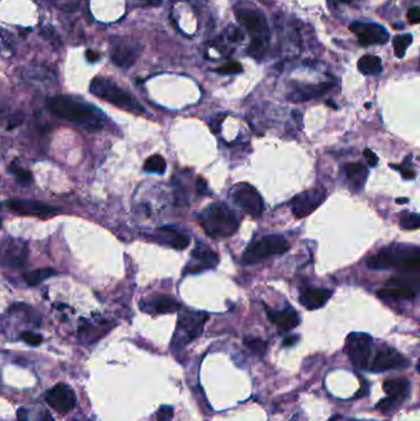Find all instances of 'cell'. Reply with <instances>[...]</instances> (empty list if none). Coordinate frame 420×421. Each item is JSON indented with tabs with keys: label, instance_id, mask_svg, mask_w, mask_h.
I'll use <instances>...</instances> for the list:
<instances>
[{
	"label": "cell",
	"instance_id": "f907efd6",
	"mask_svg": "<svg viewBox=\"0 0 420 421\" xmlns=\"http://www.w3.org/2000/svg\"><path fill=\"white\" fill-rule=\"evenodd\" d=\"M327 104H328V105L333 106V107H334V109H337V106H335V105H334V104H333V101H328V103H327Z\"/></svg>",
	"mask_w": 420,
	"mask_h": 421
},
{
	"label": "cell",
	"instance_id": "d590c367",
	"mask_svg": "<svg viewBox=\"0 0 420 421\" xmlns=\"http://www.w3.org/2000/svg\"><path fill=\"white\" fill-rule=\"evenodd\" d=\"M21 339L25 343L31 346H38L39 344L42 343V336L31 333V331H24V333H21Z\"/></svg>",
	"mask_w": 420,
	"mask_h": 421
},
{
	"label": "cell",
	"instance_id": "7dc6e473",
	"mask_svg": "<svg viewBox=\"0 0 420 421\" xmlns=\"http://www.w3.org/2000/svg\"><path fill=\"white\" fill-rule=\"evenodd\" d=\"M39 421H54V420L48 412H43V415H42L41 420Z\"/></svg>",
	"mask_w": 420,
	"mask_h": 421
},
{
	"label": "cell",
	"instance_id": "9c48e42d",
	"mask_svg": "<svg viewBox=\"0 0 420 421\" xmlns=\"http://www.w3.org/2000/svg\"><path fill=\"white\" fill-rule=\"evenodd\" d=\"M232 196L234 202L239 206L242 211L254 218H259L264 211L262 196L257 190L249 184H239L232 191Z\"/></svg>",
	"mask_w": 420,
	"mask_h": 421
},
{
	"label": "cell",
	"instance_id": "681fc988",
	"mask_svg": "<svg viewBox=\"0 0 420 421\" xmlns=\"http://www.w3.org/2000/svg\"><path fill=\"white\" fill-rule=\"evenodd\" d=\"M408 198H397V203H407Z\"/></svg>",
	"mask_w": 420,
	"mask_h": 421
},
{
	"label": "cell",
	"instance_id": "8992f818",
	"mask_svg": "<svg viewBox=\"0 0 420 421\" xmlns=\"http://www.w3.org/2000/svg\"><path fill=\"white\" fill-rule=\"evenodd\" d=\"M287 240L281 235H267L250 244L243 255L244 264H257L271 255H279L288 250Z\"/></svg>",
	"mask_w": 420,
	"mask_h": 421
},
{
	"label": "cell",
	"instance_id": "d6986e66",
	"mask_svg": "<svg viewBox=\"0 0 420 421\" xmlns=\"http://www.w3.org/2000/svg\"><path fill=\"white\" fill-rule=\"evenodd\" d=\"M383 390L387 397L399 404L403 399H406L411 390V382L407 378H393L383 383Z\"/></svg>",
	"mask_w": 420,
	"mask_h": 421
},
{
	"label": "cell",
	"instance_id": "ffe728a7",
	"mask_svg": "<svg viewBox=\"0 0 420 421\" xmlns=\"http://www.w3.org/2000/svg\"><path fill=\"white\" fill-rule=\"evenodd\" d=\"M330 88H332V84L330 83H322V84H318V85H305V86H302V88H298L297 90L293 91L288 99L295 101V103L307 101V100H310V99H315L324 95Z\"/></svg>",
	"mask_w": 420,
	"mask_h": 421
},
{
	"label": "cell",
	"instance_id": "836d02e7",
	"mask_svg": "<svg viewBox=\"0 0 420 421\" xmlns=\"http://www.w3.org/2000/svg\"><path fill=\"white\" fill-rule=\"evenodd\" d=\"M10 170H11V173L14 174L16 180L20 181V183L27 184L32 180V174L30 173L29 170H26V169L19 168V166H11Z\"/></svg>",
	"mask_w": 420,
	"mask_h": 421
},
{
	"label": "cell",
	"instance_id": "277c9868",
	"mask_svg": "<svg viewBox=\"0 0 420 421\" xmlns=\"http://www.w3.org/2000/svg\"><path fill=\"white\" fill-rule=\"evenodd\" d=\"M90 91L98 98L120 109L126 110V111L135 112V114L143 112V107L141 106V104L130 93L116 85L110 79L101 78V77L94 78L90 83Z\"/></svg>",
	"mask_w": 420,
	"mask_h": 421
},
{
	"label": "cell",
	"instance_id": "4fadbf2b",
	"mask_svg": "<svg viewBox=\"0 0 420 421\" xmlns=\"http://www.w3.org/2000/svg\"><path fill=\"white\" fill-rule=\"evenodd\" d=\"M350 30L357 36L359 43L362 46L384 44L389 41V35L383 26L377 24L352 22Z\"/></svg>",
	"mask_w": 420,
	"mask_h": 421
},
{
	"label": "cell",
	"instance_id": "5bb4252c",
	"mask_svg": "<svg viewBox=\"0 0 420 421\" xmlns=\"http://www.w3.org/2000/svg\"><path fill=\"white\" fill-rule=\"evenodd\" d=\"M325 198V191L323 189L305 191L291 201L292 212L297 218H305L313 211L317 210Z\"/></svg>",
	"mask_w": 420,
	"mask_h": 421
},
{
	"label": "cell",
	"instance_id": "7a4b0ae2",
	"mask_svg": "<svg viewBox=\"0 0 420 421\" xmlns=\"http://www.w3.org/2000/svg\"><path fill=\"white\" fill-rule=\"evenodd\" d=\"M367 266L372 270H388L397 268L406 273H418L420 270V253L417 248L413 250L383 249L369 258Z\"/></svg>",
	"mask_w": 420,
	"mask_h": 421
},
{
	"label": "cell",
	"instance_id": "7bdbcfd3",
	"mask_svg": "<svg viewBox=\"0 0 420 421\" xmlns=\"http://www.w3.org/2000/svg\"><path fill=\"white\" fill-rule=\"evenodd\" d=\"M85 57H86V59L90 62V63L98 62L99 59H100V54H99L98 52L93 51V49H88V51L85 52Z\"/></svg>",
	"mask_w": 420,
	"mask_h": 421
},
{
	"label": "cell",
	"instance_id": "cb8c5ba5",
	"mask_svg": "<svg viewBox=\"0 0 420 421\" xmlns=\"http://www.w3.org/2000/svg\"><path fill=\"white\" fill-rule=\"evenodd\" d=\"M379 296L382 298H403V300H413L416 298L417 292L413 290L404 287H397V286H387L386 288L379 292Z\"/></svg>",
	"mask_w": 420,
	"mask_h": 421
},
{
	"label": "cell",
	"instance_id": "ba28073f",
	"mask_svg": "<svg viewBox=\"0 0 420 421\" xmlns=\"http://www.w3.org/2000/svg\"><path fill=\"white\" fill-rule=\"evenodd\" d=\"M141 53V44L128 37H115L111 39V61L120 68H130Z\"/></svg>",
	"mask_w": 420,
	"mask_h": 421
},
{
	"label": "cell",
	"instance_id": "7c38bea8",
	"mask_svg": "<svg viewBox=\"0 0 420 421\" xmlns=\"http://www.w3.org/2000/svg\"><path fill=\"white\" fill-rule=\"evenodd\" d=\"M409 366L408 360L392 347L380 348L369 370L372 372H386L391 370H403Z\"/></svg>",
	"mask_w": 420,
	"mask_h": 421
},
{
	"label": "cell",
	"instance_id": "d6a6232c",
	"mask_svg": "<svg viewBox=\"0 0 420 421\" xmlns=\"http://www.w3.org/2000/svg\"><path fill=\"white\" fill-rule=\"evenodd\" d=\"M218 74H225V76H229V74H238L243 72L242 64L238 62H229V63L225 64V66L220 67L216 69Z\"/></svg>",
	"mask_w": 420,
	"mask_h": 421
},
{
	"label": "cell",
	"instance_id": "e575fe53",
	"mask_svg": "<svg viewBox=\"0 0 420 421\" xmlns=\"http://www.w3.org/2000/svg\"><path fill=\"white\" fill-rule=\"evenodd\" d=\"M174 417V409L170 405H163L156 412V421H170Z\"/></svg>",
	"mask_w": 420,
	"mask_h": 421
},
{
	"label": "cell",
	"instance_id": "5b68a950",
	"mask_svg": "<svg viewBox=\"0 0 420 421\" xmlns=\"http://www.w3.org/2000/svg\"><path fill=\"white\" fill-rule=\"evenodd\" d=\"M208 315L203 312L185 310L179 316L178 328L173 338V347L183 348L189 343L200 336L202 333Z\"/></svg>",
	"mask_w": 420,
	"mask_h": 421
},
{
	"label": "cell",
	"instance_id": "ee69618b",
	"mask_svg": "<svg viewBox=\"0 0 420 421\" xmlns=\"http://www.w3.org/2000/svg\"><path fill=\"white\" fill-rule=\"evenodd\" d=\"M298 341V336L297 335H292V336H287V338L283 340V346H292L295 345L296 343Z\"/></svg>",
	"mask_w": 420,
	"mask_h": 421
},
{
	"label": "cell",
	"instance_id": "1f68e13d",
	"mask_svg": "<svg viewBox=\"0 0 420 421\" xmlns=\"http://www.w3.org/2000/svg\"><path fill=\"white\" fill-rule=\"evenodd\" d=\"M244 344L247 347H249L257 355L263 356L267 351V341L262 340L259 338H253V336H247L244 338Z\"/></svg>",
	"mask_w": 420,
	"mask_h": 421
},
{
	"label": "cell",
	"instance_id": "52a82bcc",
	"mask_svg": "<svg viewBox=\"0 0 420 421\" xmlns=\"http://www.w3.org/2000/svg\"><path fill=\"white\" fill-rule=\"evenodd\" d=\"M372 338L365 333H351L346 338L345 352L352 365L360 370H366L371 356Z\"/></svg>",
	"mask_w": 420,
	"mask_h": 421
},
{
	"label": "cell",
	"instance_id": "f6af8a7d",
	"mask_svg": "<svg viewBox=\"0 0 420 421\" xmlns=\"http://www.w3.org/2000/svg\"><path fill=\"white\" fill-rule=\"evenodd\" d=\"M352 0H328V2H329V5H333V6H337V5H342V4H350Z\"/></svg>",
	"mask_w": 420,
	"mask_h": 421
},
{
	"label": "cell",
	"instance_id": "6da1fadb",
	"mask_svg": "<svg viewBox=\"0 0 420 421\" xmlns=\"http://www.w3.org/2000/svg\"><path fill=\"white\" fill-rule=\"evenodd\" d=\"M47 105L59 118L78 123L84 128L99 129L103 127L100 111L83 101L76 100L69 96L58 95L47 99Z\"/></svg>",
	"mask_w": 420,
	"mask_h": 421
},
{
	"label": "cell",
	"instance_id": "74e56055",
	"mask_svg": "<svg viewBox=\"0 0 420 421\" xmlns=\"http://www.w3.org/2000/svg\"><path fill=\"white\" fill-rule=\"evenodd\" d=\"M11 43H10L9 38L5 36L2 31H0V53H10L11 52Z\"/></svg>",
	"mask_w": 420,
	"mask_h": 421
},
{
	"label": "cell",
	"instance_id": "8d00e7d4",
	"mask_svg": "<svg viewBox=\"0 0 420 421\" xmlns=\"http://www.w3.org/2000/svg\"><path fill=\"white\" fill-rule=\"evenodd\" d=\"M42 35H43L44 38L49 39V41H51V43L59 44V38H58V36H57L56 32H54L53 27H46V29H43L42 30Z\"/></svg>",
	"mask_w": 420,
	"mask_h": 421
},
{
	"label": "cell",
	"instance_id": "bcb514c9",
	"mask_svg": "<svg viewBox=\"0 0 420 421\" xmlns=\"http://www.w3.org/2000/svg\"><path fill=\"white\" fill-rule=\"evenodd\" d=\"M17 418H19V421H27L26 412H25L24 409H20L19 412H17Z\"/></svg>",
	"mask_w": 420,
	"mask_h": 421
},
{
	"label": "cell",
	"instance_id": "f1b7e54d",
	"mask_svg": "<svg viewBox=\"0 0 420 421\" xmlns=\"http://www.w3.org/2000/svg\"><path fill=\"white\" fill-rule=\"evenodd\" d=\"M413 41V37L412 35H403V36H396L393 39V48H394V54H396L398 58H403L404 54H406L407 48H408L409 44Z\"/></svg>",
	"mask_w": 420,
	"mask_h": 421
},
{
	"label": "cell",
	"instance_id": "e0dca14e",
	"mask_svg": "<svg viewBox=\"0 0 420 421\" xmlns=\"http://www.w3.org/2000/svg\"><path fill=\"white\" fill-rule=\"evenodd\" d=\"M332 296V291L328 288H307L300 296V303L308 310L319 309L328 302Z\"/></svg>",
	"mask_w": 420,
	"mask_h": 421
},
{
	"label": "cell",
	"instance_id": "603a6c76",
	"mask_svg": "<svg viewBox=\"0 0 420 421\" xmlns=\"http://www.w3.org/2000/svg\"><path fill=\"white\" fill-rule=\"evenodd\" d=\"M192 256L196 260L201 261V266H202L203 268H213V266L218 264L217 254L213 253L207 246L197 245L195 250L192 251Z\"/></svg>",
	"mask_w": 420,
	"mask_h": 421
},
{
	"label": "cell",
	"instance_id": "83f0119b",
	"mask_svg": "<svg viewBox=\"0 0 420 421\" xmlns=\"http://www.w3.org/2000/svg\"><path fill=\"white\" fill-rule=\"evenodd\" d=\"M164 229L170 234V238H169V245H170L171 248L176 249V250H183V249L188 248L189 243H190L188 235H185V234H180L175 230H170V229L168 228H164Z\"/></svg>",
	"mask_w": 420,
	"mask_h": 421
},
{
	"label": "cell",
	"instance_id": "f35d334b",
	"mask_svg": "<svg viewBox=\"0 0 420 421\" xmlns=\"http://www.w3.org/2000/svg\"><path fill=\"white\" fill-rule=\"evenodd\" d=\"M408 20L411 24H418L420 21V10L418 6H413L409 9Z\"/></svg>",
	"mask_w": 420,
	"mask_h": 421
},
{
	"label": "cell",
	"instance_id": "44dd1931",
	"mask_svg": "<svg viewBox=\"0 0 420 421\" xmlns=\"http://www.w3.org/2000/svg\"><path fill=\"white\" fill-rule=\"evenodd\" d=\"M344 170L347 180L351 184V188L354 190H362L369 175L367 169L360 163H350L344 166Z\"/></svg>",
	"mask_w": 420,
	"mask_h": 421
},
{
	"label": "cell",
	"instance_id": "4dcf8cb0",
	"mask_svg": "<svg viewBox=\"0 0 420 421\" xmlns=\"http://www.w3.org/2000/svg\"><path fill=\"white\" fill-rule=\"evenodd\" d=\"M401 227L407 230H416L420 227V218L417 213H408L404 212L401 216Z\"/></svg>",
	"mask_w": 420,
	"mask_h": 421
},
{
	"label": "cell",
	"instance_id": "2e32d148",
	"mask_svg": "<svg viewBox=\"0 0 420 421\" xmlns=\"http://www.w3.org/2000/svg\"><path fill=\"white\" fill-rule=\"evenodd\" d=\"M6 206L15 213L22 214V216L41 217V218H48L59 212L58 208L53 206L31 200H9Z\"/></svg>",
	"mask_w": 420,
	"mask_h": 421
},
{
	"label": "cell",
	"instance_id": "8fae6325",
	"mask_svg": "<svg viewBox=\"0 0 420 421\" xmlns=\"http://www.w3.org/2000/svg\"><path fill=\"white\" fill-rule=\"evenodd\" d=\"M27 255V244L19 239H6L0 245V265L4 268H21L26 263Z\"/></svg>",
	"mask_w": 420,
	"mask_h": 421
},
{
	"label": "cell",
	"instance_id": "ab89813d",
	"mask_svg": "<svg viewBox=\"0 0 420 421\" xmlns=\"http://www.w3.org/2000/svg\"><path fill=\"white\" fill-rule=\"evenodd\" d=\"M364 156L366 158L367 163H369L371 166H376L377 163H379V158H377V155L371 151V149L369 148L365 149Z\"/></svg>",
	"mask_w": 420,
	"mask_h": 421
},
{
	"label": "cell",
	"instance_id": "d4e9b609",
	"mask_svg": "<svg viewBox=\"0 0 420 421\" xmlns=\"http://www.w3.org/2000/svg\"><path fill=\"white\" fill-rule=\"evenodd\" d=\"M56 273V270H53V268H37V270L29 271V272L25 273L24 278L27 285L37 286L47 278L54 276Z\"/></svg>",
	"mask_w": 420,
	"mask_h": 421
},
{
	"label": "cell",
	"instance_id": "7402d4cb",
	"mask_svg": "<svg viewBox=\"0 0 420 421\" xmlns=\"http://www.w3.org/2000/svg\"><path fill=\"white\" fill-rule=\"evenodd\" d=\"M357 68L365 76H377L382 72V61L380 57L366 54L359 59Z\"/></svg>",
	"mask_w": 420,
	"mask_h": 421
},
{
	"label": "cell",
	"instance_id": "9a60e30c",
	"mask_svg": "<svg viewBox=\"0 0 420 421\" xmlns=\"http://www.w3.org/2000/svg\"><path fill=\"white\" fill-rule=\"evenodd\" d=\"M46 400L54 410L59 413H69L76 404V397L74 390L64 383L54 385L46 394Z\"/></svg>",
	"mask_w": 420,
	"mask_h": 421
},
{
	"label": "cell",
	"instance_id": "f546056e",
	"mask_svg": "<svg viewBox=\"0 0 420 421\" xmlns=\"http://www.w3.org/2000/svg\"><path fill=\"white\" fill-rule=\"evenodd\" d=\"M25 77L29 79H32V80H35V79H36V80H39V79L44 80V79L52 78L53 74H52V72L49 71L48 68H46V67L37 66L30 67V68L25 72Z\"/></svg>",
	"mask_w": 420,
	"mask_h": 421
},
{
	"label": "cell",
	"instance_id": "3957f363",
	"mask_svg": "<svg viewBox=\"0 0 420 421\" xmlns=\"http://www.w3.org/2000/svg\"><path fill=\"white\" fill-rule=\"evenodd\" d=\"M201 226L212 238H226L237 231L239 221L225 203H213L202 212Z\"/></svg>",
	"mask_w": 420,
	"mask_h": 421
},
{
	"label": "cell",
	"instance_id": "4316f807",
	"mask_svg": "<svg viewBox=\"0 0 420 421\" xmlns=\"http://www.w3.org/2000/svg\"><path fill=\"white\" fill-rule=\"evenodd\" d=\"M144 170L149 171V173H158L163 174L166 169V161L161 155H152L144 163Z\"/></svg>",
	"mask_w": 420,
	"mask_h": 421
},
{
	"label": "cell",
	"instance_id": "c3c4849f",
	"mask_svg": "<svg viewBox=\"0 0 420 421\" xmlns=\"http://www.w3.org/2000/svg\"><path fill=\"white\" fill-rule=\"evenodd\" d=\"M144 1H147L151 5H159L161 2V0H144Z\"/></svg>",
	"mask_w": 420,
	"mask_h": 421
},
{
	"label": "cell",
	"instance_id": "60d3db41",
	"mask_svg": "<svg viewBox=\"0 0 420 421\" xmlns=\"http://www.w3.org/2000/svg\"><path fill=\"white\" fill-rule=\"evenodd\" d=\"M393 168L398 169L399 173L402 174V176H403L404 179H407V180H412V179L416 178V173H414V170L412 168H404V166H394Z\"/></svg>",
	"mask_w": 420,
	"mask_h": 421
},
{
	"label": "cell",
	"instance_id": "816d5d0a",
	"mask_svg": "<svg viewBox=\"0 0 420 421\" xmlns=\"http://www.w3.org/2000/svg\"><path fill=\"white\" fill-rule=\"evenodd\" d=\"M0 227H1V218H0Z\"/></svg>",
	"mask_w": 420,
	"mask_h": 421
},
{
	"label": "cell",
	"instance_id": "484cf974",
	"mask_svg": "<svg viewBox=\"0 0 420 421\" xmlns=\"http://www.w3.org/2000/svg\"><path fill=\"white\" fill-rule=\"evenodd\" d=\"M153 307L158 313H173L180 308V305L170 296H159L154 300Z\"/></svg>",
	"mask_w": 420,
	"mask_h": 421
},
{
	"label": "cell",
	"instance_id": "30bf717a",
	"mask_svg": "<svg viewBox=\"0 0 420 421\" xmlns=\"http://www.w3.org/2000/svg\"><path fill=\"white\" fill-rule=\"evenodd\" d=\"M238 21L252 34V41H269V27L267 19L257 10L240 9L235 12Z\"/></svg>",
	"mask_w": 420,
	"mask_h": 421
},
{
	"label": "cell",
	"instance_id": "ac0fdd59",
	"mask_svg": "<svg viewBox=\"0 0 420 421\" xmlns=\"http://www.w3.org/2000/svg\"><path fill=\"white\" fill-rule=\"evenodd\" d=\"M267 312L270 321L275 324L281 331H290L300 324V316L292 308L283 310H271L267 308Z\"/></svg>",
	"mask_w": 420,
	"mask_h": 421
},
{
	"label": "cell",
	"instance_id": "b9f144b4",
	"mask_svg": "<svg viewBox=\"0 0 420 421\" xmlns=\"http://www.w3.org/2000/svg\"><path fill=\"white\" fill-rule=\"evenodd\" d=\"M196 190H197L198 193H205L207 191V183H206L205 179H197V181H196Z\"/></svg>",
	"mask_w": 420,
	"mask_h": 421
}]
</instances>
